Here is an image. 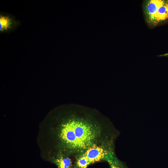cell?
I'll return each instance as SVG.
<instances>
[{"mask_svg":"<svg viewBox=\"0 0 168 168\" xmlns=\"http://www.w3.org/2000/svg\"><path fill=\"white\" fill-rule=\"evenodd\" d=\"M119 132L96 111L62 107L51 111L40 124L37 142L44 160L61 152L75 156L95 145L116 140Z\"/></svg>","mask_w":168,"mask_h":168,"instance_id":"1","label":"cell"},{"mask_svg":"<svg viewBox=\"0 0 168 168\" xmlns=\"http://www.w3.org/2000/svg\"><path fill=\"white\" fill-rule=\"evenodd\" d=\"M111 140L103 142L90 147L75 156V168H87L95 162L106 161L109 165L117 162L115 151V142Z\"/></svg>","mask_w":168,"mask_h":168,"instance_id":"2","label":"cell"},{"mask_svg":"<svg viewBox=\"0 0 168 168\" xmlns=\"http://www.w3.org/2000/svg\"><path fill=\"white\" fill-rule=\"evenodd\" d=\"M142 6L145 22L149 28L168 23V0H144Z\"/></svg>","mask_w":168,"mask_h":168,"instance_id":"3","label":"cell"},{"mask_svg":"<svg viewBox=\"0 0 168 168\" xmlns=\"http://www.w3.org/2000/svg\"><path fill=\"white\" fill-rule=\"evenodd\" d=\"M45 161L55 165L57 168H75V156L59 152L48 157Z\"/></svg>","mask_w":168,"mask_h":168,"instance_id":"4","label":"cell"},{"mask_svg":"<svg viewBox=\"0 0 168 168\" xmlns=\"http://www.w3.org/2000/svg\"><path fill=\"white\" fill-rule=\"evenodd\" d=\"M19 21L12 15L0 12V32L8 33L16 29L21 25Z\"/></svg>","mask_w":168,"mask_h":168,"instance_id":"5","label":"cell"},{"mask_svg":"<svg viewBox=\"0 0 168 168\" xmlns=\"http://www.w3.org/2000/svg\"><path fill=\"white\" fill-rule=\"evenodd\" d=\"M159 57H168V52L164 54H161L157 56Z\"/></svg>","mask_w":168,"mask_h":168,"instance_id":"6","label":"cell"}]
</instances>
